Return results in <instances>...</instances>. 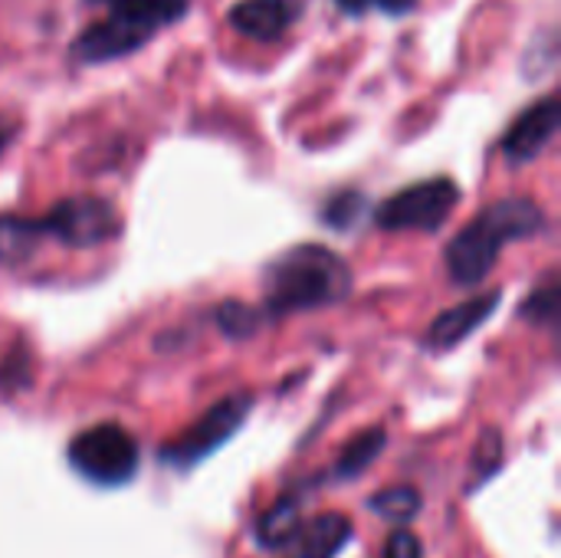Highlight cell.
<instances>
[{"instance_id": "cell-1", "label": "cell", "mask_w": 561, "mask_h": 558, "mask_svg": "<svg viewBox=\"0 0 561 558\" xmlns=\"http://www.w3.org/2000/svg\"><path fill=\"white\" fill-rule=\"evenodd\" d=\"M542 210L533 204V201H523V197H513V201H500L493 207H486L477 220H470L447 247V266H450V276L463 286H473L480 283L500 250L510 243V240H523V237H533L536 230H542Z\"/></svg>"}, {"instance_id": "cell-2", "label": "cell", "mask_w": 561, "mask_h": 558, "mask_svg": "<svg viewBox=\"0 0 561 558\" xmlns=\"http://www.w3.org/2000/svg\"><path fill=\"white\" fill-rule=\"evenodd\" d=\"M352 276L325 247H296L266 270V309L273 316L325 306L345 296Z\"/></svg>"}, {"instance_id": "cell-3", "label": "cell", "mask_w": 561, "mask_h": 558, "mask_svg": "<svg viewBox=\"0 0 561 558\" xmlns=\"http://www.w3.org/2000/svg\"><path fill=\"white\" fill-rule=\"evenodd\" d=\"M69 464L99 487H122L138 470V444L125 428L99 424L69 444Z\"/></svg>"}, {"instance_id": "cell-4", "label": "cell", "mask_w": 561, "mask_h": 558, "mask_svg": "<svg viewBox=\"0 0 561 558\" xmlns=\"http://www.w3.org/2000/svg\"><path fill=\"white\" fill-rule=\"evenodd\" d=\"M460 191L450 178L421 181L388 197L378 207V224L385 230H437L457 207Z\"/></svg>"}, {"instance_id": "cell-5", "label": "cell", "mask_w": 561, "mask_h": 558, "mask_svg": "<svg viewBox=\"0 0 561 558\" xmlns=\"http://www.w3.org/2000/svg\"><path fill=\"white\" fill-rule=\"evenodd\" d=\"M250 398L247 395H233V398H224L220 405H214L191 431H184L174 444H168L161 451V460L171 464V467H191L197 460H204L207 454H214L220 444H227L240 424L247 421L250 414Z\"/></svg>"}, {"instance_id": "cell-6", "label": "cell", "mask_w": 561, "mask_h": 558, "mask_svg": "<svg viewBox=\"0 0 561 558\" xmlns=\"http://www.w3.org/2000/svg\"><path fill=\"white\" fill-rule=\"evenodd\" d=\"M122 220L115 214V207L102 197H69L62 204H56L43 220L39 230L53 234L56 240L69 243V247H99L105 240H112L118 234Z\"/></svg>"}, {"instance_id": "cell-7", "label": "cell", "mask_w": 561, "mask_h": 558, "mask_svg": "<svg viewBox=\"0 0 561 558\" xmlns=\"http://www.w3.org/2000/svg\"><path fill=\"white\" fill-rule=\"evenodd\" d=\"M561 109L556 99H542L536 105H529L506 132V141H503V151L513 164H526L533 161L549 141L552 135L559 132Z\"/></svg>"}, {"instance_id": "cell-8", "label": "cell", "mask_w": 561, "mask_h": 558, "mask_svg": "<svg viewBox=\"0 0 561 558\" xmlns=\"http://www.w3.org/2000/svg\"><path fill=\"white\" fill-rule=\"evenodd\" d=\"M151 33L118 13H112L108 20L89 26L79 39H76V53L85 59V62H105V59H115V56H125L131 53L135 46H141Z\"/></svg>"}, {"instance_id": "cell-9", "label": "cell", "mask_w": 561, "mask_h": 558, "mask_svg": "<svg viewBox=\"0 0 561 558\" xmlns=\"http://www.w3.org/2000/svg\"><path fill=\"white\" fill-rule=\"evenodd\" d=\"M500 306V293H486V296H477V299H467L454 309H447L427 332V349H454L457 342H463L470 332H477L490 316L493 309Z\"/></svg>"}, {"instance_id": "cell-10", "label": "cell", "mask_w": 561, "mask_h": 558, "mask_svg": "<svg viewBox=\"0 0 561 558\" xmlns=\"http://www.w3.org/2000/svg\"><path fill=\"white\" fill-rule=\"evenodd\" d=\"M296 0H240L230 10V23L250 39H276L296 20Z\"/></svg>"}, {"instance_id": "cell-11", "label": "cell", "mask_w": 561, "mask_h": 558, "mask_svg": "<svg viewBox=\"0 0 561 558\" xmlns=\"http://www.w3.org/2000/svg\"><path fill=\"white\" fill-rule=\"evenodd\" d=\"M296 536H299V558H335L352 539V523L342 513H325Z\"/></svg>"}, {"instance_id": "cell-12", "label": "cell", "mask_w": 561, "mask_h": 558, "mask_svg": "<svg viewBox=\"0 0 561 558\" xmlns=\"http://www.w3.org/2000/svg\"><path fill=\"white\" fill-rule=\"evenodd\" d=\"M299 506H296V500H279L273 510H266V516L260 520V526H256V536H260V546L263 549H279V546H286L289 539H296V533H299Z\"/></svg>"}, {"instance_id": "cell-13", "label": "cell", "mask_w": 561, "mask_h": 558, "mask_svg": "<svg viewBox=\"0 0 561 558\" xmlns=\"http://www.w3.org/2000/svg\"><path fill=\"white\" fill-rule=\"evenodd\" d=\"M39 234H43V230H39L36 220H16V217L0 220V260H3V263L23 260V257L33 250V243H36Z\"/></svg>"}, {"instance_id": "cell-14", "label": "cell", "mask_w": 561, "mask_h": 558, "mask_svg": "<svg viewBox=\"0 0 561 558\" xmlns=\"http://www.w3.org/2000/svg\"><path fill=\"white\" fill-rule=\"evenodd\" d=\"M381 447H385V431L381 428L365 431L362 437H355L345 447L342 460H339V477H358L362 470H368V464L381 454Z\"/></svg>"}, {"instance_id": "cell-15", "label": "cell", "mask_w": 561, "mask_h": 558, "mask_svg": "<svg viewBox=\"0 0 561 558\" xmlns=\"http://www.w3.org/2000/svg\"><path fill=\"white\" fill-rule=\"evenodd\" d=\"M371 510L381 513L391 523H408L421 510V497L411 487H391V490H385V493H378L371 500Z\"/></svg>"}, {"instance_id": "cell-16", "label": "cell", "mask_w": 561, "mask_h": 558, "mask_svg": "<svg viewBox=\"0 0 561 558\" xmlns=\"http://www.w3.org/2000/svg\"><path fill=\"white\" fill-rule=\"evenodd\" d=\"M362 207H365V197L345 191V194H339L335 201H329V207L322 210V220L332 224V227H339V230H345V227H352V224L358 220Z\"/></svg>"}, {"instance_id": "cell-17", "label": "cell", "mask_w": 561, "mask_h": 558, "mask_svg": "<svg viewBox=\"0 0 561 558\" xmlns=\"http://www.w3.org/2000/svg\"><path fill=\"white\" fill-rule=\"evenodd\" d=\"M217 319H220V329L227 335H233V339H243V335H250L256 329V312L247 309V306H240V303H227L217 312Z\"/></svg>"}, {"instance_id": "cell-18", "label": "cell", "mask_w": 561, "mask_h": 558, "mask_svg": "<svg viewBox=\"0 0 561 558\" xmlns=\"http://www.w3.org/2000/svg\"><path fill=\"white\" fill-rule=\"evenodd\" d=\"M526 316H536V322H552L559 316V289L549 286V289H539L529 296V303L523 306Z\"/></svg>"}, {"instance_id": "cell-19", "label": "cell", "mask_w": 561, "mask_h": 558, "mask_svg": "<svg viewBox=\"0 0 561 558\" xmlns=\"http://www.w3.org/2000/svg\"><path fill=\"white\" fill-rule=\"evenodd\" d=\"M421 539L408 529H398L391 539H388V549H385V558H421Z\"/></svg>"}, {"instance_id": "cell-20", "label": "cell", "mask_w": 561, "mask_h": 558, "mask_svg": "<svg viewBox=\"0 0 561 558\" xmlns=\"http://www.w3.org/2000/svg\"><path fill=\"white\" fill-rule=\"evenodd\" d=\"M385 13H408L417 0H375Z\"/></svg>"}, {"instance_id": "cell-21", "label": "cell", "mask_w": 561, "mask_h": 558, "mask_svg": "<svg viewBox=\"0 0 561 558\" xmlns=\"http://www.w3.org/2000/svg\"><path fill=\"white\" fill-rule=\"evenodd\" d=\"M368 3H371V0H339V7H342L345 13H355V16H358V13H365V7H368Z\"/></svg>"}, {"instance_id": "cell-22", "label": "cell", "mask_w": 561, "mask_h": 558, "mask_svg": "<svg viewBox=\"0 0 561 558\" xmlns=\"http://www.w3.org/2000/svg\"><path fill=\"white\" fill-rule=\"evenodd\" d=\"M7 141H10V128H7V122L0 118V148H3Z\"/></svg>"}, {"instance_id": "cell-23", "label": "cell", "mask_w": 561, "mask_h": 558, "mask_svg": "<svg viewBox=\"0 0 561 558\" xmlns=\"http://www.w3.org/2000/svg\"><path fill=\"white\" fill-rule=\"evenodd\" d=\"M108 3H118V0H108Z\"/></svg>"}]
</instances>
